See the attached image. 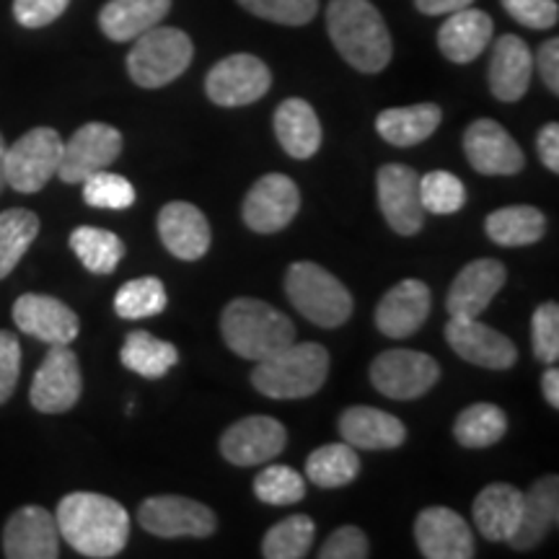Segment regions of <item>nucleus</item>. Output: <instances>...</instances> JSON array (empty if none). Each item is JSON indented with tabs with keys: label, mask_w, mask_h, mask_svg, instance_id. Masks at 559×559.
Segmentation results:
<instances>
[{
	"label": "nucleus",
	"mask_w": 559,
	"mask_h": 559,
	"mask_svg": "<svg viewBox=\"0 0 559 559\" xmlns=\"http://www.w3.org/2000/svg\"><path fill=\"white\" fill-rule=\"evenodd\" d=\"M60 536L83 557L109 559L128 547L130 515L120 502L96 492H70L60 500Z\"/></svg>",
	"instance_id": "f257e3e1"
},
{
	"label": "nucleus",
	"mask_w": 559,
	"mask_h": 559,
	"mask_svg": "<svg viewBox=\"0 0 559 559\" xmlns=\"http://www.w3.org/2000/svg\"><path fill=\"white\" fill-rule=\"evenodd\" d=\"M326 29L337 52L360 73H381L391 62L389 26L368 0H332Z\"/></svg>",
	"instance_id": "f03ea898"
},
{
	"label": "nucleus",
	"mask_w": 559,
	"mask_h": 559,
	"mask_svg": "<svg viewBox=\"0 0 559 559\" xmlns=\"http://www.w3.org/2000/svg\"><path fill=\"white\" fill-rule=\"evenodd\" d=\"M221 332L241 358L260 362L296 342V326L283 311L257 298H236L223 309Z\"/></svg>",
	"instance_id": "7ed1b4c3"
},
{
	"label": "nucleus",
	"mask_w": 559,
	"mask_h": 559,
	"mask_svg": "<svg viewBox=\"0 0 559 559\" xmlns=\"http://www.w3.org/2000/svg\"><path fill=\"white\" fill-rule=\"evenodd\" d=\"M330 353L317 342H290L280 353L257 362L251 383L270 400H306L324 386Z\"/></svg>",
	"instance_id": "20e7f679"
},
{
	"label": "nucleus",
	"mask_w": 559,
	"mask_h": 559,
	"mask_svg": "<svg viewBox=\"0 0 559 559\" xmlns=\"http://www.w3.org/2000/svg\"><path fill=\"white\" fill-rule=\"evenodd\" d=\"M285 293L290 304L313 324L334 330L353 317V296L342 285V280L332 275L317 262L290 264L285 275Z\"/></svg>",
	"instance_id": "39448f33"
},
{
	"label": "nucleus",
	"mask_w": 559,
	"mask_h": 559,
	"mask_svg": "<svg viewBox=\"0 0 559 559\" xmlns=\"http://www.w3.org/2000/svg\"><path fill=\"white\" fill-rule=\"evenodd\" d=\"M128 55V73L140 88H164L190 68L194 47L190 34L174 26H153L140 34Z\"/></svg>",
	"instance_id": "423d86ee"
},
{
	"label": "nucleus",
	"mask_w": 559,
	"mask_h": 559,
	"mask_svg": "<svg viewBox=\"0 0 559 559\" xmlns=\"http://www.w3.org/2000/svg\"><path fill=\"white\" fill-rule=\"evenodd\" d=\"M62 158V138L52 128H34L5 148L3 177L16 192H39L52 177H58Z\"/></svg>",
	"instance_id": "0eeeda50"
},
{
	"label": "nucleus",
	"mask_w": 559,
	"mask_h": 559,
	"mask_svg": "<svg viewBox=\"0 0 559 559\" xmlns=\"http://www.w3.org/2000/svg\"><path fill=\"white\" fill-rule=\"evenodd\" d=\"M440 366L430 355L417 349H386L370 366V383L389 400H419L436 386Z\"/></svg>",
	"instance_id": "6e6552de"
},
{
	"label": "nucleus",
	"mask_w": 559,
	"mask_h": 559,
	"mask_svg": "<svg viewBox=\"0 0 559 559\" xmlns=\"http://www.w3.org/2000/svg\"><path fill=\"white\" fill-rule=\"evenodd\" d=\"M81 391L83 379L79 355L68 345H50V353L41 360L32 381V407L45 412V415H60V412L73 409L79 404Z\"/></svg>",
	"instance_id": "1a4fd4ad"
},
{
	"label": "nucleus",
	"mask_w": 559,
	"mask_h": 559,
	"mask_svg": "<svg viewBox=\"0 0 559 559\" xmlns=\"http://www.w3.org/2000/svg\"><path fill=\"white\" fill-rule=\"evenodd\" d=\"M122 153V135L111 124L88 122L73 132L68 143H62V158L58 177L66 185H79L91 174L109 169Z\"/></svg>",
	"instance_id": "9d476101"
},
{
	"label": "nucleus",
	"mask_w": 559,
	"mask_h": 559,
	"mask_svg": "<svg viewBox=\"0 0 559 559\" xmlns=\"http://www.w3.org/2000/svg\"><path fill=\"white\" fill-rule=\"evenodd\" d=\"M272 86V73L260 58L239 52L221 60L207 73L205 91L218 107H247L260 102Z\"/></svg>",
	"instance_id": "9b49d317"
},
{
	"label": "nucleus",
	"mask_w": 559,
	"mask_h": 559,
	"mask_svg": "<svg viewBox=\"0 0 559 559\" xmlns=\"http://www.w3.org/2000/svg\"><path fill=\"white\" fill-rule=\"evenodd\" d=\"M138 521L148 534L177 539V536H198L205 539L218 526L215 513L198 500L179 495H158L148 498L138 510Z\"/></svg>",
	"instance_id": "f8f14e48"
},
{
	"label": "nucleus",
	"mask_w": 559,
	"mask_h": 559,
	"mask_svg": "<svg viewBox=\"0 0 559 559\" xmlns=\"http://www.w3.org/2000/svg\"><path fill=\"white\" fill-rule=\"evenodd\" d=\"M300 210L298 185L285 174H267L243 200V223L254 234H277L288 228Z\"/></svg>",
	"instance_id": "ddd939ff"
},
{
	"label": "nucleus",
	"mask_w": 559,
	"mask_h": 559,
	"mask_svg": "<svg viewBox=\"0 0 559 559\" xmlns=\"http://www.w3.org/2000/svg\"><path fill=\"white\" fill-rule=\"evenodd\" d=\"M288 443V432L275 417H243L223 432L221 453L234 466H260L270 464L283 453Z\"/></svg>",
	"instance_id": "4468645a"
},
{
	"label": "nucleus",
	"mask_w": 559,
	"mask_h": 559,
	"mask_svg": "<svg viewBox=\"0 0 559 559\" xmlns=\"http://www.w3.org/2000/svg\"><path fill=\"white\" fill-rule=\"evenodd\" d=\"M376 181H379V207L389 226L400 236H415L425 221L419 174L404 164H386L381 166Z\"/></svg>",
	"instance_id": "2eb2a0df"
},
{
	"label": "nucleus",
	"mask_w": 559,
	"mask_h": 559,
	"mask_svg": "<svg viewBox=\"0 0 559 559\" xmlns=\"http://www.w3.org/2000/svg\"><path fill=\"white\" fill-rule=\"evenodd\" d=\"M464 151L474 169L487 177H513L526 164L521 145L495 120L472 122L464 132Z\"/></svg>",
	"instance_id": "dca6fc26"
},
{
	"label": "nucleus",
	"mask_w": 559,
	"mask_h": 559,
	"mask_svg": "<svg viewBox=\"0 0 559 559\" xmlns=\"http://www.w3.org/2000/svg\"><path fill=\"white\" fill-rule=\"evenodd\" d=\"M445 340L459 358L479 368L508 370L519 360V349L506 334L477 319H453L445 324Z\"/></svg>",
	"instance_id": "f3484780"
},
{
	"label": "nucleus",
	"mask_w": 559,
	"mask_h": 559,
	"mask_svg": "<svg viewBox=\"0 0 559 559\" xmlns=\"http://www.w3.org/2000/svg\"><path fill=\"white\" fill-rule=\"evenodd\" d=\"M3 555L9 559H55L60 555L58 521L47 508L26 506L3 528Z\"/></svg>",
	"instance_id": "a211bd4d"
},
{
	"label": "nucleus",
	"mask_w": 559,
	"mask_h": 559,
	"mask_svg": "<svg viewBox=\"0 0 559 559\" xmlns=\"http://www.w3.org/2000/svg\"><path fill=\"white\" fill-rule=\"evenodd\" d=\"M13 321L24 334L47 345H70L79 337L81 321L73 309L52 296L26 293L13 304Z\"/></svg>",
	"instance_id": "6ab92c4d"
},
{
	"label": "nucleus",
	"mask_w": 559,
	"mask_h": 559,
	"mask_svg": "<svg viewBox=\"0 0 559 559\" xmlns=\"http://www.w3.org/2000/svg\"><path fill=\"white\" fill-rule=\"evenodd\" d=\"M417 547L428 559H472L474 536L466 521L451 508H425L415 523Z\"/></svg>",
	"instance_id": "aec40b11"
},
{
	"label": "nucleus",
	"mask_w": 559,
	"mask_h": 559,
	"mask_svg": "<svg viewBox=\"0 0 559 559\" xmlns=\"http://www.w3.org/2000/svg\"><path fill=\"white\" fill-rule=\"evenodd\" d=\"M508 280L506 264L498 260H474L453 280L449 298V313L453 319H477L492 298L498 296Z\"/></svg>",
	"instance_id": "412c9836"
},
{
	"label": "nucleus",
	"mask_w": 559,
	"mask_h": 559,
	"mask_svg": "<svg viewBox=\"0 0 559 559\" xmlns=\"http://www.w3.org/2000/svg\"><path fill=\"white\" fill-rule=\"evenodd\" d=\"M158 234L164 247L171 251L181 262H198L207 254L210 241V223L200 207L192 202H169L158 213Z\"/></svg>",
	"instance_id": "4be33fe9"
},
{
	"label": "nucleus",
	"mask_w": 559,
	"mask_h": 559,
	"mask_svg": "<svg viewBox=\"0 0 559 559\" xmlns=\"http://www.w3.org/2000/svg\"><path fill=\"white\" fill-rule=\"evenodd\" d=\"M430 313V288L423 280H402L386 296L379 300L376 309V326L391 340H404L415 334L425 324Z\"/></svg>",
	"instance_id": "5701e85b"
},
{
	"label": "nucleus",
	"mask_w": 559,
	"mask_h": 559,
	"mask_svg": "<svg viewBox=\"0 0 559 559\" xmlns=\"http://www.w3.org/2000/svg\"><path fill=\"white\" fill-rule=\"evenodd\" d=\"M534 58L528 45L515 34H506L495 41L492 60H489V91L500 102H521L531 86Z\"/></svg>",
	"instance_id": "b1692460"
},
{
	"label": "nucleus",
	"mask_w": 559,
	"mask_h": 559,
	"mask_svg": "<svg viewBox=\"0 0 559 559\" xmlns=\"http://www.w3.org/2000/svg\"><path fill=\"white\" fill-rule=\"evenodd\" d=\"M345 443L362 451H391L407 440V428L400 417L376 407H349L340 417Z\"/></svg>",
	"instance_id": "393cba45"
},
{
	"label": "nucleus",
	"mask_w": 559,
	"mask_h": 559,
	"mask_svg": "<svg viewBox=\"0 0 559 559\" xmlns=\"http://www.w3.org/2000/svg\"><path fill=\"white\" fill-rule=\"evenodd\" d=\"M492 19L479 9H461L449 13L438 32V47L456 66L477 60L492 41Z\"/></svg>",
	"instance_id": "a878e982"
},
{
	"label": "nucleus",
	"mask_w": 559,
	"mask_h": 559,
	"mask_svg": "<svg viewBox=\"0 0 559 559\" xmlns=\"http://www.w3.org/2000/svg\"><path fill=\"white\" fill-rule=\"evenodd\" d=\"M559 515V479L542 477L534 481L528 492H523L521 521L515 534L510 536L508 544L519 551H528L539 547L549 528L557 523Z\"/></svg>",
	"instance_id": "bb28decb"
},
{
	"label": "nucleus",
	"mask_w": 559,
	"mask_h": 559,
	"mask_svg": "<svg viewBox=\"0 0 559 559\" xmlns=\"http://www.w3.org/2000/svg\"><path fill=\"white\" fill-rule=\"evenodd\" d=\"M523 492L519 487L495 481L487 485L474 500V523L487 542H508L521 521Z\"/></svg>",
	"instance_id": "cd10ccee"
},
{
	"label": "nucleus",
	"mask_w": 559,
	"mask_h": 559,
	"mask_svg": "<svg viewBox=\"0 0 559 559\" xmlns=\"http://www.w3.org/2000/svg\"><path fill=\"white\" fill-rule=\"evenodd\" d=\"M275 135L283 151L293 158H311L321 148V122L304 99H285L275 111Z\"/></svg>",
	"instance_id": "c85d7f7f"
},
{
	"label": "nucleus",
	"mask_w": 559,
	"mask_h": 559,
	"mask_svg": "<svg viewBox=\"0 0 559 559\" xmlns=\"http://www.w3.org/2000/svg\"><path fill=\"white\" fill-rule=\"evenodd\" d=\"M171 11V0H109L99 13V26L109 39L132 41L158 26Z\"/></svg>",
	"instance_id": "c756f323"
},
{
	"label": "nucleus",
	"mask_w": 559,
	"mask_h": 559,
	"mask_svg": "<svg viewBox=\"0 0 559 559\" xmlns=\"http://www.w3.org/2000/svg\"><path fill=\"white\" fill-rule=\"evenodd\" d=\"M440 120H443V111L438 104H415V107L383 109L376 120V130L396 148H412L428 140L438 130Z\"/></svg>",
	"instance_id": "7c9ffc66"
},
{
	"label": "nucleus",
	"mask_w": 559,
	"mask_h": 559,
	"mask_svg": "<svg viewBox=\"0 0 559 559\" xmlns=\"http://www.w3.org/2000/svg\"><path fill=\"white\" fill-rule=\"evenodd\" d=\"M485 230L498 247H528V243L544 239L547 218L534 205H510L489 213Z\"/></svg>",
	"instance_id": "2f4dec72"
},
{
	"label": "nucleus",
	"mask_w": 559,
	"mask_h": 559,
	"mask_svg": "<svg viewBox=\"0 0 559 559\" xmlns=\"http://www.w3.org/2000/svg\"><path fill=\"white\" fill-rule=\"evenodd\" d=\"M122 366L143 379H164L179 362V353L171 342L153 337L151 332H130L120 349Z\"/></svg>",
	"instance_id": "473e14b6"
},
{
	"label": "nucleus",
	"mask_w": 559,
	"mask_h": 559,
	"mask_svg": "<svg viewBox=\"0 0 559 559\" xmlns=\"http://www.w3.org/2000/svg\"><path fill=\"white\" fill-rule=\"evenodd\" d=\"M360 456L349 443H326L306 461V477L317 487L337 489L358 479Z\"/></svg>",
	"instance_id": "72a5a7b5"
},
{
	"label": "nucleus",
	"mask_w": 559,
	"mask_h": 559,
	"mask_svg": "<svg viewBox=\"0 0 559 559\" xmlns=\"http://www.w3.org/2000/svg\"><path fill=\"white\" fill-rule=\"evenodd\" d=\"M70 249L75 251L83 267L94 275H111L120 267L124 243L117 234L94 226H81L70 234Z\"/></svg>",
	"instance_id": "f704fd0d"
},
{
	"label": "nucleus",
	"mask_w": 559,
	"mask_h": 559,
	"mask_svg": "<svg viewBox=\"0 0 559 559\" xmlns=\"http://www.w3.org/2000/svg\"><path fill=\"white\" fill-rule=\"evenodd\" d=\"M39 218L32 210L13 207L0 213V280L9 277L37 239Z\"/></svg>",
	"instance_id": "c9c22d12"
},
{
	"label": "nucleus",
	"mask_w": 559,
	"mask_h": 559,
	"mask_svg": "<svg viewBox=\"0 0 559 559\" xmlns=\"http://www.w3.org/2000/svg\"><path fill=\"white\" fill-rule=\"evenodd\" d=\"M508 430V417L498 404L479 402L466 407L456 417V425H453V436L464 449H487V445H495L498 440L506 436Z\"/></svg>",
	"instance_id": "e433bc0d"
},
{
	"label": "nucleus",
	"mask_w": 559,
	"mask_h": 559,
	"mask_svg": "<svg viewBox=\"0 0 559 559\" xmlns=\"http://www.w3.org/2000/svg\"><path fill=\"white\" fill-rule=\"evenodd\" d=\"M313 539H317V526L309 515H288L264 534L262 555L267 559H304Z\"/></svg>",
	"instance_id": "4c0bfd02"
},
{
	"label": "nucleus",
	"mask_w": 559,
	"mask_h": 559,
	"mask_svg": "<svg viewBox=\"0 0 559 559\" xmlns=\"http://www.w3.org/2000/svg\"><path fill=\"white\" fill-rule=\"evenodd\" d=\"M169 304L164 283L158 277H138L124 283L115 296V311L120 319L138 321L158 317Z\"/></svg>",
	"instance_id": "58836bf2"
},
{
	"label": "nucleus",
	"mask_w": 559,
	"mask_h": 559,
	"mask_svg": "<svg viewBox=\"0 0 559 559\" xmlns=\"http://www.w3.org/2000/svg\"><path fill=\"white\" fill-rule=\"evenodd\" d=\"M254 495L264 506H296L306 498V481L293 466L272 464L257 474Z\"/></svg>",
	"instance_id": "ea45409f"
},
{
	"label": "nucleus",
	"mask_w": 559,
	"mask_h": 559,
	"mask_svg": "<svg viewBox=\"0 0 559 559\" xmlns=\"http://www.w3.org/2000/svg\"><path fill=\"white\" fill-rule=\"evenodd\" d=\"M419 200H423L425 213L453 215L464 207L466 187L456 174L430 171L419 177Z\"/></svg>",
	"instance_id": "a19ab883"
},
{
	"label": "nucleus",
	"mask_w": 559,
	"mask_h": 559,
	"mask_svg": "<svg viewBox=\"0 0 559 559\" xmlns=\"http://www.w3.org/2000/svg\"><path fill=\"white\" fill-rule=\"evenodd\" d=\"M83 200L99 210H128L135 205V187L128 177L111 171H96L83 179Z\"/></svg>",
	"instance_id": "79ce46f5"
},
{
	"label": "nucleus",
	"mask_w": 559,
	"mask_h": 559,
	"mask_svg": "<svg viewBox=\"0 0 559 559\" xmlns=\"http://www.w3.org/2000/svg\"><path fill=\"white\" fill-rule=\"evenodd\" d=\"M249 13L283 26H304L317 16L319 0H239Z\"/></svg>",
	"instance_id": "37998d69"
},
{
	"label": "nucleus",
	"mask_w": 559,
	"mask_h": 559,
	"mask_svg": "<svg viewBox=\"0 0 559 559\" xmlns=\"http://www.w3.org/2000/svg\"><path fill=\"white\" fill-rule=\"evenodd\" d=\"M531 334H534V355L542 362H557L559 358V306L542 304L531 321Z\"/></svg>",
	"instance_id": "c03bdc74"
},
{
	"label": "nucleus",
	"mask_w": 559,
	"mask_h": 559,
	"mask_svg": "<svg viewBox=\"0 0 559 559\" xmlns=\"http://www.w3.org/2000/svg\"><path fill=\"white\" fill-rule=\"evenodd\" d=\"M502 5L528 29H551L559 21L557 0H502Z\"/></svg>",
	"instance_id": "a18cd8bd"
},
{
	"label": "nucleus",
	"mask_w": 559,
	"mask_h": 559,
	"mask_svg": "<svg viewBox=\"0 0 559 559\" xmlns=\"http://www.w3.org/2000/svg\"><path fill=\"white\" fill-rule=\"evenodd\" d=\"M70 0H13V16L26 29H41L68 11Z\"/></svg>",
	"instance_id": "49530a36"
},
{
	"label": "nucleus",
	"mask_w": 559,
	"mask_h": 559,
	"mask_svg": "<svg viewBox=\"0 0 559 559\" xmlns=\"http://www.w3.org/2000/svg\"><path fill=\"white\" fill-rule=\"evenodd\" d=\"M321 559H366L368 539L358 526H342L334 531L319 551Z\"/></svg>",
	"instance_id": "de8ad7c7"
},
{
	"label": "nucleus",
	"mask_w": 559,
	"mask_h": 559,
	"mask_svg": "<svg viewBox=\"0 0 559 559\" xmlns=\"http://www.w3.org/2000/svg\"><path fill=\"white\" fill-rule=\"evenodd\" d=\"M21 373V345L16 334L0 330V404L11 400Z\"/></svg>",
	"instance_id": "09e8293b"
},
{
	"label": "nucleus",
	"mask_w": 559,
	"mask_h": 559,
	"mask_svg": "<svg viewBox=\"0 0 559 559\" xmlns=\"http://www.w3.org/2000/svg\"><path fill=\"white\" fill-rule=\"evenodd\" d=\"M536 62H539V73L547 88L551 94H559V39L544 41Z\"/></svg>",
	"instance_id": "8fccbe9b"
},
{
	"label": "nucleus",
	"mask_w": 559,
	"mask_h": 559,
	"mask_svg": "<svg viewBox=\"0 0 559 559\" xmlns=\"http://www.w3.org/2000/svg\"><path fill=\"white\" fill-rule=\"evenodd\" d=\"M536 145H539L542 164L547 166L549 171H559V124L549 122L544 124L539 138H536Z\"/></svg>",
	"instance_id": "3c124183"
},
{
	"label": "nucleus",
	"mask_w": 559,
	"mask_h": 559,
	"mask_svg": "<svg viewBox=\"0 0 559 559\" xmlns=\"http://www.w3.org/2000/svg\"><path fill=\"white\" fill-rule=\"evenodd\" d=\"M474 0H415L417 11L428 13V16H449L453 11L469 9Z\"/></svg>",
	"instance_id": "603ef678"
},
{
	"label": "nucleus",
	"mask_w": 559,
	"mask_h": 559,
	"mask_svg": "<svg viewBox=\"0 0 559 559\" xmlns=\"http://www.w3.org/2000/svg\"><path fill=\"white\" fill-rule=\"evenodd\" d=\"M542 391L551 407L559 409V370L557 368H547V373L542 376Z\"/></svg>",
	"instance_id": "864d4df0"
},
{
	"label": "nucleus",
	"mask_w": 559,
	"mask_h": 559,
	"mask_svg": "<svg viewBox=\"0 0 559 559\" xmlns=\"http://www.w3.org/2000/svg\"><path fill=\"white\" fill-rule=\"evenodd\" d=\"M3 158H5V143H3V135H0V190L5 187V177H3Z\"/></svg>",
	"instance_id": "5fc2aeb1"
}]
</instances>
